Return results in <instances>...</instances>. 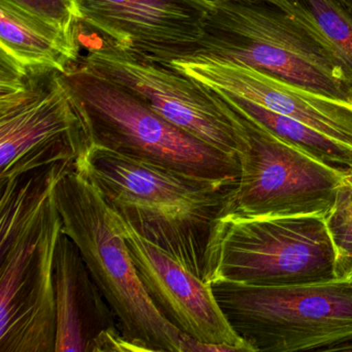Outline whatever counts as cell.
Returning a JSON list of instances; mask_svg holds the SVG:
<instances>
[{"label": "cell", "instance_id": "6da1fadb", "mask_svg": "<svg viewBox=\"0 0 352 352\" xmlns=\"http://www.w3.org/2000/svg\"><path fill=\"white\" fill-rule=\"evenodd\" d=\"M69 164L32 173L0 201V352H55V185Z\"/></svg>", "mask_w": 352, "mask_h": 352}, {"label": "cell", "instance_id": "7a4b0ae2", "mask_svg": "<svg viewBox=\"0 0 352 352\" xmlns=\"http://www.w3.org/2000/svg\"><path fill=\"white\" fill-rule=\"evenodd\" d=\"M74 168L140 236L204 279L210 230L232 187L94 143Z\"/></svg>", "mask_w": 352, "mask_h": 352}, {"label": "cell", "instance_id": "3957f363", "mask_svg": "<svg viewBox=\"0 0 352 352\" xmlns=\"http://www.w3.org/2000/svg\"><path fill=\"white\" fill-rule=\"evenodd\" d=\"M55 199L63 234L79 248L131 350L182 352V333L162 316L146 292L122 222L100 191L69 166L55 185Z\"/></svg>", "mask_w": 352, "mask_h": 352}, {"label": "cell", "instance_id": "277c9868", "mask_svg": "<svg viewBox=\"0 0 352 352\" xmlns=\"http://www.w3.org/2000/svg\"><path fill=\"white\" fill-rule=\"evenodd\" d=\"M0 189L55 164L75 166L92 144L83 102L58 69L1 53Z\"/></svg>", "mask_w": 352, "mask_h": 352}, {"label": "cell", "instance_id": "5b68a950", "mask_svg": "<svg viewBox=\"0 0 352 352\" xmlns=\"http://www.w3.org/2000/svg\"><path fill=\"white\" fill-rule=\"evenodd\" d=\"M195 56L254 67L352 102V75L272 0H212Z\"/></svg>", "mask_w": 352, "mask_h": 352}, {"label": "cell", "instance_id": "8992f818", "mask_svg": "<svg viewBox=\"0 0 352 352\" xmlns=\"http://www.w3.org/2000/svg\"><path fill=\"white\" fill-rule=\"evenodd\" d=\"M337 279L324 214L219 215L210 230L204 280L284 286Z\"/></svg>", "mask_w": 352, "mask_h": 352}, {"label": "cell", "instance_id": "52a82bcc", "mask_svg": "<svg viewBox=\"0 0 352 352\" xmlns=\"http://www.w3.org/2000/svg\"><path fill=\"white\" fill-rule=\"evenodd\" d=\"M65 76L83 102L92 143L224 186L236 184V156L179 129L81 60L72 63Z\"/></svg>", "mask_w": 352, "mask_h": 352}, {"label": "cell", "instance_id": "ba28073f", "mask_svg": "<svg viewBox=\"0 0 352 352\" xmlns=\"http://www.w3.org/2000/svg\"><path fill=\"white\" fill-rule=\"evenodd\" d=\"M253 351H333L352 341V279L284 286L210 283Z\"/></svg>", "mask_w": 352, "mask_h": 352}, {"label": "cell", "instance_id": "9c48e42d", "mask_svg": "<svg viewBox=\"0 0 352 352\" xmlns=\"http://www.w3.org/2000/svg\"><path fill=\"white\" fill-rule=\"evenodd\" d=\"M236 114L240 176L226 193L218 216L324 214L349 175L314 160L253 119Z\"/></svg>", "mask_w": 352, "mask_h": 352}, {"label": "cell", "instance_id": "30bf717a", "mask_svg": "<svg viewBox=\"0 0 352 352\" xmlns=\"http://www.w3.org/2000/svg\"><path fill=\"white\" fill-rule=\"evenodd\" d=\"M81 63L125 88L179 129L238 157L236 111L217 92L170 63L126 52L102 40L90 47Z\"/></svg>", "mask_w": 352, "mask_h": 352}, {"label": "cell", "instance_id": "8fae6325", "mask_svg": "<svg viewBox=\"0 0 352 352\" xmlns=\"http://www.w3.org/2000/svg\"><path fill=\"white\" fill-rule=\"evenodd\" d=\"M100 40L145 58L170 63L197 54L212 0H77Z\"/></svg>", "mask_w": 352, "mask_h": 352}, {"label": "cell", "instance_id": "7c38bea8", "mask_svg": "<svg viewBox=\"0 0 352 352\" xmlns=\"http://www.w3.org/2000/svg\"><path fill=\"white\" fill-rule=\"evenodd\" d=\"M170 65L215 91L292 117L352 147V102L333 98L254 67L203 56Z\"/></svg>", "mask_w": 352, "mask_h": 352}, {"label": "cell", "instance_id": "4fadbf2b", "mask_svg": "<svg viewBox=\"0 0 352 352\" xmlns=\"http://www.w3.org/2000/svg\"><path fill=\"white\" fill-rule=\"evenodd\" d=\"M121 222L140 279L164 318L204 343L228 344L241 352H254L228 322L211 284L140 236L124 220Z\"/></svg>", "mask_w": 352, "mask_h": 352}, {"label": "cell", "instance_id": "5bb4252c", "mask_svg": "<svg viewBox=\"0 0 352 352\" xmlns=\"http://www.w3.org/2000/svg\"><path fill=\"white\" fill-rule=\"evenodd\" d=\"M53 277L55 352L133 351L79 248L63 232Z\"/></svg>", "mask_w": 352, "mask_h": 352}, {"label": "cell", "instance_id": "9a60e30c", "mask_svg": "<svg viewBox=\"0 0 352 352\" xmlns=\"http://www.w3.org/2000/svg\"><path fill=\"white\" fill-rule=\"evenodd\" d=\"M0 47L19 65L55 67L63 73L79 60L78 32H63L9 0H0Z\"/></svg>", "mask_w": 352, "mask_h": 352}, {"label": "cell", "instance_id": "2e32d148", "mask_svg": "<svg viewBox=\"0 0 352 352\" xmlns=\"http://www.w3.org/2000/svg\"><path fill=\"white\" fill-rule=\"evenodd\" d=\"M215 92L234 111L256 121L289 145L331 168L348 175L352 174V147L350 146L331 139L292 117L278 114L238 96Z\"/></svg>", "mask_w": 352, "mask_h": 352}, {"label": "cell", "instance_id": "e0dca14e", "mask_svg": "<svg viewBox=\"0 0 352 352\" xmlns=\"http://www.w3.org/2000/svg\"><path fill=\"white\" fill-rule=\"evenodd\" d=\"M327 46L352 75V10L343 0H272Z\"/></svg>", "mask_w": 352, "mask_h": 352}, {"label": "cell", "instance_id": "ac0fdd59", "mask_svg": "<svg viewBox=\"0 0 352 352\" xmlns=\"http://www.w3.org/2000/svg\"><path fill=\"white\" fill-rule=\"evenodd\" d=\"M336 253L337 279H352V179L340 185L335 201L324 213Z\"/></svg>", "mask_w": 352, "mask_h": 352}, {"label": "cell", "instance_id": "d6986e66", "mask_svg": "<svg viewBox=\"0 0 352 352\" xmlns=\"http://www.w3.org/2000/svg\"><path fill=\"white\" fill-rule=\"evenodd\" d=\"M24 11L67 34L78 32L82 16L77 0H9Z\"/></svg>", "mask_w": 352, "mask_h": 352}, {"label": "cell", "instance_id": "ffe728a7", "mask_svg": "<svg viewBox=\"0 0 352 352\" xmlns=\"http://www.w3.org/2000/svg\"><path fill=\"white\" fill-rule=\"evenodd\" d=\"M333 351H352V341L346 342V343L337 346Z\"/></svg>", "mask_w": 352, "mask_h": 352}, {"label": "cell", "instance_id": "44dd1931", "mask_svg": "<svg viewBox=\"0 0 352 352\" xmlns=\"http://www.w3.org/2000/svg\"><path fill=\"white\" fill-rule=\"evenodd\" d=\"M343 1L352 10V0H343Z\"/></svg>", "mask_w": 352, "mask_h": 352}, {"label": "cell", "instance_id": "7402d4cb", "mask_svg": "<svg viewBox=\"0 0 352 352\" xmlns=\"http://www.w3.org/2000/svg\"><path fill=\"white\" fill-rule=\"evenodd\" d=\"M350 178L352 179V174H350Z\"/></svg>", "mask_w": 352, "mask_h": 352}]
</instances>
